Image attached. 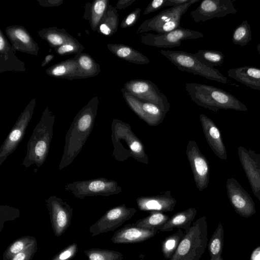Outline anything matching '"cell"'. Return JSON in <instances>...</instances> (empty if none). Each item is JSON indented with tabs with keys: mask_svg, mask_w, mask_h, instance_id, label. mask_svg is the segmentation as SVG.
Returning <instances> with one entry per match:
<instances>
[{
	"mask_svg": "<svg viewBox=\"0 0 260 260\" xmlns=\"http://www.w3.org/2000/svg\"><path fill=\"white\" fill-rule=\"evenodd\" d=\"M99 103L98 96L92 98L74 118L66 135L59 170L70 165L82 150L93 128Z\"/></svg>",
	"mask_w": 260,
	"mask_h": 260,
	"instance_id": "obj_1",
	"label": "cell"
},
{
	"mask_svg": "<svg viewBox=\"0 0 260 260\" xmlns=\"http://www.w3.org/2000/svg\"><path fill=\"white\" fill-rule=\"evenodd\" d=\"M55 118L47 107L28 141L26 155L22 162L25 168L35 165L38 169L45 161L53 137Z\"/></svg>",
	"mask_w": 260,
	"mask_h": 260,
	"instance_id": "obj_2",
	"label": "cell"
},
{
	"mask_svg": "<svg viewBox=\"0 0 260 260\" xmlns=\"http://www.w3.org/2000/svg\"><path fill=\"white\" fill-rule=\"evenodd\" d=\"M185 90L193 102L215 112L220 109L242 112L248 110L247 107L233 94L211 85L187 83Z\"/></svg>",
	"mask_w": 260,
	"mask_h": 260,
	"instance_id": "obj_3",
	"label": "cell"
},
{
	"mask_svg": "<svg viewBox=\"0 0 260 260\" xmlns=\"http://www.w3.org/2000/svg\"><path fill=\"white\" fill-rule=\"evenodd\" d=\"M111 137L113 146L112 156L116 160L123 161L133 157L140 162L148 164V157L143 144L132 131L128 123L114 118Z\"/></svg>",
	"mask_w": 260,
	"mask_h": 260,
	"instance_id": "obj_4",
	"label": "cell"
},
{
	"mask_svg": "<svg viewBox=\"0 0 260 260\" xmlns=\"http://www.w3.org/2000/svg\"><path fill=\"white\" fill-rule=\"evenodd\" d=\"M208 225L205 216L194 221L170 260H199L208 245Z\"/></svg>",
	"mask_w": 260,
	"mask_h": 260,
	"instance_id": "obj_5",
	"label": "cell"
},
{
	"mask_svg": "<svg viewBox=\"0 0 260 260\" xmlns=\"http://www.w3.org/2000/svg\"><path fill=\"white\" fill-rule=\"evenodd\" d=\"M159 52L180 71L199 75L222 83H228L227 78L218 70L203 64L194 54L182 51L165 50H160Z\"/></svg>",
	"mask_w": 260,
	"mask_h": 260,
	"instance_id": "obj_6",
	"label": "cell"
},
{
	"mask_svg": "<svg viewBox=\"0 0 260 260\" xmlns=\"http://www.w3.org/2000/svg\"><path fill=\"white\" fill-rule=\"evenodd\" d=\"M194 3L171 7L151 18L145 20L138 27L136 34L154 31L158 34L166 33L180 27V21L190 6Z\"/></svg>",
	"mask_w": 260,
	"mask_h": 260,
	"instance_id": "obj_7",
	"label": "cell"
},
{
	"mask_svg": "<svg viewBox=\"0 0 260 260\" xmlns=\"http://www.w3.org/2000/svg\"><path fill=\"white\" fill-rule=\"evenodd\" d=\"M64 190L72 192L76 198L84 199L87 197H108L118 194L121 192L122 188L114 180L98 177L67 183Z\"/></svg>",
	"mask_w": 260,
	"mask_h": 260,
	"instance_id": "obj_8",
	"label": "cell"
},
{
	"mask_svg": "<svg viewBox=\"0 0 260 260\" xmlns=\"http://www.w3.org/2000/svg\"><path fill=\"white\" fill-rule=\"evenodd\" d=\"M36 103V99H32L19 115L15 124L0 147V166L17 149L22 140L26 128L30 121Z\"/></svg>",
	"mask_w": 260,
	"mask_h": 260,
	"instance_id": "obj_9",
	"label": "cell"
},
{
	"mask_svg": "<svg viewBox=\"0 0 260 260\" xmlns=\"http://www.w3.org/2000/svg\"><path fill=\"white\" fill-rule=\"evenodd\" d=\"M123 86L139 100L157 105L166 114L169 111L170 104L167 97L153 82L146 79H132Z\"/></svg>",
	"mask_w": 260,
	"mask_h": 260,
	"instance_id": "obj_10",
	"label": "cell"
},
{
	"mask_svg": "<svg viewBox=\"0 0 260 260\" xmlns=\"http://www.w3.org/2000/svg\"><path fill=\"white\" fill-rule=\"evenodd\" d=\"M204 37L201 32L180 27L163 34H142L140 42L146 45L158 48H172L181 45L183 41Z\"/></svg>",
	"mask_w": 260,
	"mask_h": 260,
	"instance_id": "obj_11",
	"label": "cell"
},
{
	"mask_svg": "<svg viewBox=\"0 0 260 260\" xmlns=\"http://www.w3.org/2000/svg\"><path fill=\"white\" fill-rule=\"evenodd\" d=\"M52 231L57 237H60L71 223L73 209L67 202L55 196L45 199Z\"/></svg>",
	"mask_w": 260,
	"mask_h": 260,
	"instance_id": "obj_12",
	"label": "cell"
},
{
	"mask_svg": "<svg viewBox=\"0 0 260 260\" xmlns=\"http://www.w3.org/2000/svg\"><path fill=\"white\" fill-rule=\"evenodd\" d=\"M135 208H128L125 204L108 210L99 219L91 225L89 231L91 236L113 231L124 222L130 219L136 213Z\"/></svg>",
	"mask_w": 260,
	"mask_h": 260,
	"instance_id": "obj_13",
	"label": "cell"
},
{
	"mask_svg": "<svg viewBox=\"0 0 260 260\" xmlns=\"http://www.w3.org/2000/svg\"><path fill=\"white\" fill-rule=\"evenodd\" d=\"M186 154L196 187L199 191H202L208 187L209 183L210 167L208 160L194 140L189 141L186 146Z\"/></svg>",
	"mask_w": 260,
	"mask_h": 260,
	"instance_id": "obj_14",
	"label": "cell"
},
{
	"mask_svg": "<svg viewBox=\"0 0 260 260\" xmlns=\"http://www.w3.org/2000/svg\"><path fill=\"white\" fill-rule=\"evenodd\" d=\"M121 91L129 108L148 125L157 126L163 121L166 113L158 106L139 100L124 88Z\"/></svg>",
	"mask_w": 260,
	"mask_h": 260,
	"instance_id": "obj_15",
	"label": "cell"
},
{
	"mask_svg": "<svg viewBox=\"0 0 260 260\" xmlns=\"http://www.w3.org/2000/svg\"><path fill=\"white\" fill-rule=\"evenodd\" d=\"M228 199L235 211L241 216L248 218L256 213L255 203L249 193L234 178L227 179Z\"/></svg>",
	"mask_w": 260,
	"mask_h": 260,
	"instance_id": "obj_16",
	"label": "cell"
},
{
	"mask_svg": "<svg viewBox=\"0 0 260 260\" xmlns=\"http://www.w3.org/2000/svg\"><path fill=\"white\" fill-rule=\"evenodd\" d=\"M237 12L231 0H204L190 12V16L195 22H200Z\"/></svg>",
	"mask_w": 260,
	"mask_h": 260,
	"instance_id": "obj_17",
	"label": "cell"
},
{
	"mask_svg": "<svg viewBox=\"0 0 260 260\" xmlns=\"http://www.w3.org/2000/svg\"><path fill=\"white\" fill-rule=\"evenodd\" d=\"M238 154L253 193L260 202V154L243 146L238 147Z\"/></svg>",
	"mask_w": 260,
	"mask_h": 260,
	"instance_id": "obj_18",
	"label": "cell"
},
{
	"mask_svg": "<svg viewBox=\"0 0 260 260\" xmlns=\"http://www.w3.org/2000/svg\"><path fill=\"white\" fill-rule=\"evenodd\" d=\"M6 34L15 50L35 56L38 55L39 47L27 29L19 25L6 27Z\"/></svg>",
	"mask_w": 260,
	"mask_h": 260,
	"instance_id": "obj_19",
	"label": "cell"
},
{
	"mask_svg": "<svg viewBox=\"0 0 260 260\" xmlns=\"http://www.w3.org/2000/svg\"><path fill=\"white\" fill-rule=\"evenodd\" d=\"M200 120L205 137L212 151L220 159L226 160L227 151L216 124L204 114L200 115Z\"/></svg>",
	"mask_w": 260,
	"mask_h": 260,
	"instance_id": "obj_20",
	"label": "cell"
},
{
	"mask_svg": "<svg viewBox=\"0 0 260 260\" xmlns=\"http://www.w3.org/2000/svg\"><path fill=\"white\" fill-rule=\"evenodd\" d=\"M136 203L140 210L163 213L173 211L177 201L171 196V191L168 190L163 194L138 197Z\"/></svg>",
	"mask_w": 260,
	"mask_h": 260,
	"instance_id": "obj_21",
	"label": "cell"
},
{
	"mask_svg": "<svg viewBox=\"0 0 260 260\" xmlns=\"http://www.w3.org/2000/svg\"><path fill=\"white\" fill-rule=\"evenodd\" d=\"M159 232L127 224L116 231L111 241L115 244L137 243L146 241L155 236Z\"/></svg>",
	"mask_w": 260,
	"mask_h": 260,
	"instance_id": "obj_22",
	"label": "cell"
},
{
	"mask_svg": "<svg viewBox=\"0 0 260 260\" xmlns=\"http://www.w3.org/2000/svg\"><path fill=\"white\" fill-rule=\"evenodd\" d=\"M16 50L8 42L0 30V72L25 71V64L15 55Z\"/></svg>",
	"mask_w": 260,
	"mask_h": 260,
	"instance_id": "obj_23",
	"label": "cell"
},
{
	"mask_svg": "<svg viewBox=\"0 0 260 260\" xmlns=\"http://www.w3.org/2000/svg\"><path fill=\"white\" fill-rule=\"evenodd\" d=\"M229 77L252 89L260 90V68L244 66L230 69Z\"/></svg>",
	"mask_w": 260,
	"mask_h": 260,
	"instance_id": "obj_24",
	"label": "cell"
},
{
	"mask_svg": "<svg viewBox=\"0 0 260 260\" xmlns=\"http://www.w3.org/2000/svg\"><path fill=\"white\" fill-rule=\"evenodd\" d=\"M197 214L194 208H189L174 214L158 229L159 232H170L175 228L183 229L186 234L191 228V224Z\"/></svg>",
	"mask_w": 260,
	"mask_h": 260,
	"instance_id": "obj_25",
	"label": "cell"
},
{
	"mask_svg": "<svg viewBox=\"0 0 260 260\" xmlns=\"http://www.w3.org/2000/svg\"><path fill=\"white\" fill-rule=\"evenodd\" d=\"M108 49L117 57L138 64H147L149 58L129 46L121 44H108Z\"/></svg>",
	"mask_w": 260,
	"mask_h": 260,
	"instance_id": "obj_26",
	"label": "cell"
},
{
	"mask_svg": "<svg viewBox=\"0 0 260 260\" xmlns=\"http://www.w3.org/2000/svg\"><path fill=\"white\" fill-rule=\"evenodd\" d=\"M40 37L54 49L64 44L77 41L64 28L56 27L43 28L38 31Z\"/></svg>",
	"mask_w": 260,
	"mask_h": 260,
	"instance_id": "obj_27",
	"label": "cell"
},
{
	"mask_svg": "<svg viewBox=\"0 0 260 260\" xmlns=\"http://www.w3.org/2000/svg\"><path fill=\"white\" fill-rule=\"evenodd\" d=\"M109 5V0H96L86 4L83 17L88 20L92 30H97Z\"/></svg>",
	"mask_w": 260,
	"mask_h": 260,
	"instance_id": "obj_28",
	"label": "cell"
},
{
	"mask_svg": "<svg viewBox=\"0 0 260 260\" xmlns=\"http://www.w3.org/2000/svg\"><path fill=\"white\" fill-rule=\"evenodd\" d=\"M78 68L77 55L54 64L46 70V73L51 77L73 80Z\"/></svg>",
	"mask_w": 260,
	"mask_h": 260,
	"instance_id": "obj_29",
	"label": "cell"
},
{
	"mask_svg": "<svg viewBox=\"0 0 260 260\" xmlns=\"http://www.w3.org/2000/svg\"><path fill=\"white\" fill-rule=\"evenodd\" d=\"M77 55L78 68L73 79L93 77L99 74L100 65L89 54L81 53Z\"/></svg>",
	"mask_w": 260,
	"mask_h": 260,
	"instance_id": "obj_30",
	"label": "cell"
},
{
	"mask_svg": "<svg viewBox=\"0 0 260 260\" xmlns=\"http://www.w3.org/2000/svg\"><path fill=\"white\" fill-rule=\"evenodd\" d=\"M119 22L117 9L109 4L97 30L104 36H111L116 32Z\"/></svg>",
	"mask_w": 260,
	"mask_h": 260,
	"instance_id": "obj_31",
	"label": "cell"
},
{
	"mask_svg": "<svg viewBox=\"0 0 260 260\" xmlns=\"http://www.w3.org/2000/svg\"><path fill=\"white\" fill-rule=\"evenodd\" d=\"M170 218V217L166 214L160 212H153L150 214L142 219H140L133 225L150 230H157L164 225Z\"/></svg>",
	"mask_w": 260,
	"mask_h": 260,
	"instance_id": "obj_32",
	"label": "cell"
},
{
	"mask_svg": "<svg viewBox=\"0 0 260 260\" xmlns=\"http://www.w3.org/2000/svg\"><path fill=\"white\" fill-rule=\"evenodd\" d=\"M37 241V239L31 236H24L15 240L7 247L4 252L3 259L10 260L15 255Z\"/></svg>",
	"mask_w": 260,
	"mask_h": 260,
	"instance_id": "obj_33",
	"label": "cell"
},
{
	"mask_svg": "<svg viewBox=\"0 0 260 260\" xmlns=\"http://www.w3.org/2000/svg\"><path fill=\"white\" fill-rule=\"evenodd\" d=\"M194 55L203 64L209 68L220 66L224 62V55L219 51L199 50Z\"/></svg>",
	"mask_w": 260,
	"mask_h": 260,
	"instance_id": "obj_34",
	"label": "cell"
},
{
	"mask_svg": "<svg viewBox=\"0 0 260 260\" xmlns=\"http://www.w3.org/2000/svg\"><path fill=\"white\" fill-rule=\"evenodd\" d=\"M223 238L224 230L221 223L219 222L208 244L210 258L215 259L221 255Z\"/></svg>",
	"mask_w": 260,
	"mask_h": 260,
	"instance_id": "obj_35",
	"label": "cell"
},
{
	"mask_svg": "<svg viewBox=\"0 0 260 260\" xmlns=\"http://www.w3.org/2000/svg\"><path fill=\"white\" fill-rule=\"evenodd\" d=\"M185 235L184 232L179 229L177 232L163 240L161 251L166 259H170L172 257Z\"/></svg>",
	"mask_w": 260,
	"mask_h": 260,
	"instance_id": "obj_36",
	"label": "cell"
},
{
	"mask_svg": "<svg viewBox=\"0 0 260 260\" xmlns=\"http://www.w3.org/2000/svg\"><path fill=\"white\" fill-rule=\"evenodd\" d=\"M252 40L251 27L247 20H243L234 29L232 40L235 45L244 46Z\"/></svg>",
	"mask_w": 260,
	"mask_h": 260,
	"instance_id": "obj_37",
	"label": "cell"
},
{
	"mask_svg": "<svg viewBox=\"0 0 260 260\" xmlns=\"http://www.w3.org/2000/svg\"><path fill=\"white\" fill-rule=\"evenodd\" d=\"M84 253L88 260H122L123 257L120 252L95 248L85 250Z\"/></svg>",
	"mask_w": 260,
	"mask_h": 260,
	"instance_id": "obj_38",
	"label": "cell"
},
{
	"mask_svg": "<svg viewBox=\"0 0 260 260\" xmlns=\"http://www.w3.org/2000/svg\"><path fill=\"white\" fill-rule=\"evenodd\" d=\"M84 47L78 40L64 44L55 48V52L59 55L63 56L69 54H78L82 53Z\"/></svg>",
	"mask_w": 260,
	"mask_h": 260,
	"instance_id": "obj_39",
	"label": "cell"
},
{
	"mask_svg": "<svg viewBox=\"0 0 260 260\" xmlns=\"http://www.w3.org/2000/svg\"><path fill=\"white\" fill-rule=\"evenodd\" d=\"M1 229V232L4 223L7 220H15L20 215V211L18 209L8 205L0 206Z\"/></svg>",
	"mask_w": 260,
	"mask_h": 260,
	"instance_id": "obj_40",
	"label": "cell"
},
{
	"mask_svg": "<svg viewBox=\"0 0 260 260\" xmlns=\"http://www.w3.org/2000/svg\"><path fill=\"white\" fill-rule=\"evenodd\" d=\"M78 250L77 244L72 243L59 251L51 260H71L76 256Z\"/></svg>",
	"mask_w": 260,
	"mask_h": 260,
	"instance_id": "obj_41",
	"label": "cell"
},
{
	"mask_svg": "<svg viewBox=\"0 0 260 260\" xmlns=\"http://www.w3.org/2000/svg\"><path fill=\"white\" fill-rule=\"evenodd\" d=\"M38 249L37 241L34 242L10 260H32Z\"/></svg>",
	"mask_w": 260,
	"mask_h": 260,
	"instance_id": "obj_42",
	"label": "cell"
},
{
	"mask_svg": "<svg viewBox=\"0 0 260 260\" xmlns=\"http://www.w3.org/2000/svg\"><path fill=\"white\" fill-rule=\"evenodd\" d=\"M141 12L140 8L135 9L134 11L128 14L120 23L121 28H126L134 26L138 21Z\"/></svg>",
	"mask_w": 260,
	"mask_h": 260,
	"instance_id": "obj_43",
	"label": "cell"
},
{
	"mask_svg": "<svg viewBox=\"0 0 260 260\" xmlns=\"http://www.w3.org/2000/svg\"><path fill=\"white\" fill-rule=\"evenodd\" d=\"M167 0H153L149 3L145 8L143 15H147L166 7Z\"/></svg>",
	"mask_w": 260,
	"mask_h": 260,
	"instance_id": "obj_44",
	"label": "cell"
},
{
	"mask_svg": "<svg viewBox=\"0 0 260 260\" xmlns=\"http://www.w3.org/2000/svg\"><path fill=\"white\" fill-rule=\"evenodd\" d=\"M200 0H167L166 7H176L189 3H196Z\"/></svg>",
	"mask_w": 260,
	"mask_h": 260,
	"instance_id": "obj_45",
	"label": "cell"
},
{
	"mask_svg": "<svg viewBox=\"0 0 260 260\" xmlns=\"http://www.w3.org/2000/svg\"><path fill=\"white\" fill-rule=\"evenodd\" d=\"M40 5L46 7L59 6L62 5V0H38Z\"/></svg>",
	"mask_w": 260,
	"mask_h": 260,
	"instance_id": "obj_46",
	"label": "cell"
},
{
	"mask_svg": "<svg viewBox=\"0 0 260 260\" xmlns=\"http://www.w3.org/2000/svg\"><path fill=\"white\" fill-rule=\"evenodd\" d=\"M136 0H119L117 3L115 8L118 10L124 9L132 5Z\"/></svg>",
	"mask_w": 260,
	"mask_h": 260,
	"instance_id": "obj_47",
	"label": "cell"
},
{
	"mask_svg": "<svg viewBox=\"0 0 260 260\" xmlns=\"http://www.w3.org/2000/svg\"><path fill=\"white\" fill-rule=\"evenodd\" d=\"M250 260H260V246L253 250L251 254Z\"/></svg>",
	"mask_w": 260,
	"mask_h": 260,
	"instance_id": "obj_48",
	"label": "cell"
},
{
	"mask_svg": "<svg viewBox=\"0 0 260 260\" xmlns=\"http://www.w3.org/2000/svg\"><path fill=\"white\" fill-rule=\"evenodd\" d=\"M54 57V55L53 54H48L47 55L42 62L41 66L42 67H45L46 66L48 63H49Z\"/></svg>",
	"mask_w": 260,
	"mask_h": 260,
	"instance_id": "obj_49",
	"label": "cell"
},
{
	"mask_svg": "<svg viewBox=\"0 0 260 260\" xmlns=\"http://www.w3.org/2000/svg\"><path fill=\"white\" fill-rule=\"evenodd\" d=\"M210 260H223V259H222V258L221 257V256H218V257H217L215 259L210 258Z\"/></svg>",
	"mask_w": 260,
	"mask_h": 260,
	"instance_id": "obj_50",
	"label": "cell"
},
{
	"mask_svg": "<svg viewBox=\"0 0 260 260\" xmlns=\"http://www.w3.org/2000/svg\"><path fill=\"white\" fill-rule=\"evenodd\" d=\"M256 49L260 55V43L257 45Z\"/></svg>",
	"mask_w": 260,
	"mask_h": 260,
	"instance_id": "obj_51",
	"label": "cell"
},
{
	"mask_svg": "<svg viewBox=\"0 0 260 260\" xmlns=\"http://www.w3.org/2000/svg\"><path fill=\"white\" fill-rule=\"evenodd\" d=\"M139 260H145V259H140Z\"/></svg>",
	"mask_w": 260,
	"mask_h": 260,
	"instance_id": "obj_52",
	"label": "cell"
}]
</instances>
